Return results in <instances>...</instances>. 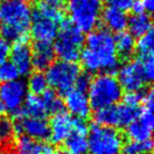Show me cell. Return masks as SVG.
Here are the masks:
<instances>
[{
  "instance_id": "60d3db41",
  "label": "cell",
  "mask_w": 154,
  "mask_h": 154,
  "mask_svg": "<svg viewBox=\"0 0 154 154\" xmlns=\"http://www.w3.org/2000/svg\"><path fill=\"white\" fill-rule=\"evenodd\" d=\"M22 1H25V2H27V1H32V0H22Z\"/></svg>"
},
{
  "instance_id": "83f0119b",
  "label": "cell",
  "mask_w": 154,
  "mask_h": 154,
  "mask_svg": "<svg viewBox=\"0 0 154 154\" xmlns=\"http://www.w3.org/2000/svg\"><path fill=\"white\" fill-rule=\"evenodd\" d=\"M154 143L151 140L145 142H133L130 140L124 146V154H147L153 151Z\"/></svg>"
},
{
  "instance_id": "8992f818",
  "label": "cell",
  "mask_w": 154,
  "mask_h": 154,
  "mask_svg": "<svg viewBox=\"0 0 154 154\" xmlns=\"http://www.w3.org/2000/svg\"><path fill=\"white\" fill-rule=\"evenodd\" d=\"M89 154H123L124 136L118 129L93 125L87 133Z\"/></svg>"
},
{
  "instance_id": "3957f363",
  "label": "cell",
  "mask_w": 154,
  "mask_h": 154,
  "mask_svg": "<svg viewBox=\"0 0 154 154\" xmlns=\"http://www.w3.org/2000/svg\"><path fill=\"white\" fill-rule=\"evenodd\" d=\"M86 48L90 49L101 60L103 72L114 75L120 68V62L116 56V40L111 32L106 29H93L85 39Z\"/></svg>"
},
{
  "instance_id": "277c9868",
  "label": "cell",
  "mask_w": 154,
  "mask_h": 154,
  "mask_svg": "<svg viewBox=\"0 0 154 154\" xmlns=\"http://www.w3.org/2000/svg\"><path fill=\"white\" fill-rule=\"evenodd\" d=\"M87 95L91 108L97 110L118 104L123 97V88L114 75L102 72L90 81Z\"/></svg>"
},
{
  "instance_id": "8d00e7d4",
  "label": "cell",
  "mask_w": 154,
  "mask_h": 154,
  "mask_svg": "<svg viewBox=\"0 0 154 154\" xmlns=\"http://www.w3.org/2000/svg\"><path fill=\"white\" fill-rule=\"evenodd\" d=\"M145 11L154 17V0H143Z\"/></svg>"
},
{
  "instance_id": "7402d4cb",
  "label": "cell",
  "mask_w": 154,
  "mask_h": 154,
  "mask_svg": "<svg viewBox=\"0 0 154 154\" xmlns=\"http://www.w3.org/2000/svg\"><path fill=\"white\" fill-rule=\"evenodd\" d=\"M151 16L142 13V14H133L130 18H128L127 27L130 34L135 38H140V36L147 32L153 26Z\"/></svg>"
},
{
  "instance_id": "30bf717a",
  "label": "cell",
  "mask_w": 154,
  "mask_h": 154,
  "mask_svg": "<svg viewBox=\"0 0 154 154\" xmlns=\"http://www.w3.org/2000/svg\"><path fill=\"white\" fill-rule=\"evenodd\" d=\"M27 86L23 80L4 82L0 85V107L1 110L18 116L27 94Z\"/></svg>"
},
{
  "instance_id": "4316f807",
  "label": "cell",
  "mask_w": 154,
  "mask_h": 154,
  "mask_svg": "<svg viewBox=\"0 0 154 154\" xmlns=\"http://www.w3.org/2000/svg\"><path fill=\"white\" fill-rule=\"evenodd\" d=\"M135 48L140 55L154 54V26L138 38L135 43Z\"/></svg>"
},
{
  "instance_id": "d590c367",
  "label": "cell",
  "mask_w": 154,
  "mask_h": 154,
  "mask_svg": "<svg viewBox=\"0 0 154 154\" xmlns=\"http://www.w3.org/2000/svg\"><path fill=\"white\" fill-rule=\"evenodd\" d=\"M132 11H133L134 14H142V13H144L145 8H144V4H143V1H140V0H134V3L133 5H132Z\"/></svg>"
},
{
  "instance_id": "ee69618b",
  "label": "cell",
  "mask_w": 154,
  "mask_h": 154,
  "mask_svg": "<svg viewBox=\"0 0 154 154\" xmlns=\"http://www.w3.org/2000/svg\"><path fill=\"white\" fill-rule=\"evenodd\" d=\"M106 1H108V0H106Z\"/></svg>"
},
{
  "instance_id": "5bb4252c",
  "label": "cell",
  "mask_w": 154,
  "mask_h": 154,
  "mask_svg": "<svg viewBox=\"0 0 154 154\" xmlns=\"http://www.w3.org/2000/svg\"><path fill=\"white\" fill-rule=\"evenodd\" d=\"M64 107L69 111L71 116L85 120L91 113V105L88 99L87 91L73 87L65 93Z\"/></svg>"
},
{
  "instance_id": "4dcf8cb0",
  "label": "cell",
  "mask_w": 154,
  "mask_h": 154,
  "mask_svg": "<svg viewBox=\"0 0 154 154\" xmlns=\"http://www.w3.org/2000/svg\"><path fill=\"white\" fill-rule=\"evenodd\" d=\"M124 103L132 107H138L144 102V94L142 91H128L124 95Z\"/></svg>"
},
{
  "instance_id": "836d02e7",
  "label": "cell",
  "mask_w": 154,
  "mask_h": 154,
  "mask_svg": "<svg viewBox=\"0 0 154 154\" xmlns=\"http://www.w3.org/2000/svg\"><path fill=\"white\" fill-rule=\"evenodd\" d=\"M144 102L147 106V110L154 113V84H152V86L144 95Z\"/></svg>"
},
{
  "instance_id": "8fae6325",
  "label": "cell",
  "mask_w": 154,
  "mask_h": 154,
  "mask_svg": "<svg viewBox=\"0 0 154 154\" xmlns=\"http://www.w3.org/2000/svg\"><path fill=\"white\" fill-rule=\"evenodd\" d=\"M154 133V113L149 110L140 112L136 119L126 127V135L133 142L151 140Z\"/></svg>"
},
{
  "instance_id": "9c48e42d",
  "label": "cell",
  "mask_w": 154,
  "mask_h": 154,
  "mask_svg": "<svg viewBox=\"0 0 154 154\" xmlns=\"http://www.w3.org/2000/svg\"><path fill=\"white\" fill-rule=\"evenodd\" d=\"M140 108L132 107L127 104H116L109 107L97 109L94 113V121L97 125L112 128L127 127L140 114Z\"/></svg>"
},
{
  "instance_id": "2e32d148",
  "label": "cell",
  "mask_w": 154,
  "mask_h": 154,
  "mask_svg": "<svg viewBox=\"0 0 154 154\" xmlns=\"http://www.w3.org/2000/svg\"><path fill=\"white\" fill-rule=\"evenodd\" d=\"M88 130L89 129L85 121L75 118L72 132L64 142L66 145V150L72 154H87Z\"/></svg>"
},
{
  "instance_id": "e575fe53",
  "label": "cell",
  "mask_w": 154,
  "mask_h": 154,
  "mask_svg": "<svg viewBox=\"0 0 154 154\" xmlns=\"http://www.w3.org/2000/svg\"><path fill=\"white\" fill-rule=\"evenodd\" d=\"M10 42L8 40H5L3 37H0V62L6 60L8 56L10 55Z\"/></svg>"
},
{
  "instance_id": "74e56055",
  "label": "cell",
  "mask_w": 154,
  "mask_h": 154,
  "mask_svg": "<svg viewBox=\"0 0 154 154\" xmlns=\"http://www.w3.org/2000/svg\"><path fill=\"white\" fill-rule=\"evenodd\" d=\"M41 2L57 8H62L63 4H64V0H42Z\"/></svg>"
},
{
  "instance_id": "7bdbcfd3",
  "label": "cell",
  "mask_w": 154,
  "mask_h": 154,
  "mask_svg": "<svg viewBox=\"0 0 154 154\" xmlns=\"http://www.w3.org/2000/svg\"><path fill=\"white\" fill-rule=\"evenodd\" d=\"M153 138H154V133H153ZM154 143V142H153Z\"/></svg>"
},
{
  "instance_id": "9a60e30c",
  "label": "cell",
  "mask_w": 154,
  "mask_h": 154,
  "mask_svg": "<svg viewBox=\"0 0 154 154\" xmlns=\"http://www.w3.org/2000/svg\"><path fill=\"white\" fill-rule=\"evenodd\" d=\"M75 119L63 110L54 114L49 125V138L54 144H62L71 134Z\"/></svg>"
},
{
  "instance_id": "b9f144b4",
  "label": "cell",
  "mask_w": 154,
  "mask_h": 154,
  "mask_svg": "<svg viewBox=\"0 0 154 154\" xmlns=\"http://www.w3.org/2000/svg\"><path fill=\"white\" fill-rule=\"evenodd\" d=\"M0 114H1V107H0Z\"/></svg>"
},
{
  "instance_id": "1f68e13d",
  "label": "cell",
  "mask_w": 154,
  "mask_h": 154,
  "mask_svg": "<svg viewBox=\"0 0 154 154\" xmlns=\"http://www.w3.org/2000/svg\"><path fill=\"white\" fill-rule=\"evenodd\" d=\"M107 2L109 3V6L116 8V10H120L125 13L132 8L134 0H108Z\"/></svg>"
},
{
  "instance_id": "d6a6232c",
  "label": "cell",
  "mask_w": 154,
  "mask_h": 154,
  "mask_svg": "<svg viewBox=\"0 0 154 154\" xmlns=\"http://www.w3.org/2000/svg\"><path fill=\"white\" fill-rule=\"evenodd\" d=\"M90 75H87V73H84V75H80L79 78H78L77 82H75V87L78 88V89H81L84 90V91H87L88 87H89V84H90Z\"/></svg>"
},
{
  "instance_id": "ffe728a7",
  "label": "cell",
  "mask_w": 154,
  "mask_h": 154,
  "mask_svg": "<svg viewBox=\"0 0 154 154\" xmlns=\"http://www.w3.org/2000/svg\"><path fill=\"white\" fill-rule=\"evenodd\" d=\"M101 17L106 29L111 32H121L127 27L128 17L120 10L108 6L102 11Z\"/></svg>"
},
{
  "instance_id": "ac0fdd59",
  "label": "cell",
  "mask_w": 154,
  "mask_h": 154,
  "mask_svg": "<svg viewBox=\"0 0 154 154\" xmlns=\"http://www.w3.org/2000/svg\"><path fill=\"white\" fill-rule=\"evenodd\" d=\"M14 154H55V149L48 143L21 135L14 145Z\"/></svg>"
},
{
  "instance_id": "d4e9b609",
  "label": "cell",
  "mask_w": 154,
  "mask_h": 154,
  "mask_svg": "<svg viewBox=\"0 0 154 154\" xmlns=\"http://www.w3.org/2000/svg\"><path fill=\"white\" fill-rule=\"evenodd\" d=\"M41 97L44 101L48 113L56 114L64 110V103L60 100V97H58L57 92L55 90L47 89L46 91H44L41 94Z\"/></svg>"
},
{
  "instance_id": "cb8c5ba5",
  "label": "cell",
  "mask_w": 154,
  "mask_h": 154,
  "mask_svg": "<svg viewBox=\"0 0 154 154\" xmlns=\"http://www.w3.org/2000/svg\"><path fill=\"white\" fill-rule=\"evenodd\" d=\"M27 89L32 94L41 95L44 91L48 89V82L45 77V75L41 71H37L29 75L27 81Z\"/></svg>"
},
{
  "instance_id": "7c38bea8",
  "label": "cell",
  "mask_w": 154,
  "mask_h": 154,
  "mask_svg": "<svg viewBox=\"0 0 154 154\" xmlns=\"http://www.w3.org/2000/svg\"><path fill=\"white\" fill-rule=\"evenodd\" d=\"M15 132L36 140H44L49 137V125L45 119L29 118L18 116L14 124Z\"/></svg>"
},
{
  "instance_id": "f1b7e54d",
  "label": "cell",
  "mask_w": 154,
  "mask_h": 154,
  "mask_svg": "<svg viewBox=\"0 0 154 154\" xmlns=\"http://www.w3.org/2000/svg\"><path fill=\"white\" fill-rule=\"evenodd\" d=\"M19 75L17 68L11 61L4 60L0 62V81L2 83L19 79Z\"/></svg>"
},
{
  "instance_id": "603a6c76",
  "label": "cell",
  "mask_w": 154,
  "mask_h": 154,
  "mask_svg": "<svg viewBox=\"0 0 154 154\" xmlns=\"http://www.w3.org/2000/svg\"><path fill=\"white\" fill-rule=\"evenodd\" d=\"M116 40V53L124 59H128L133 55L135 51V40L134 37L128 32H118L116 37H114Z\"/></svg>"
},
{
  "instance_id": "f546056e",
  "label": "cell",
  "mask_w": 154,
  "mask_h": 154,
  "mask_svg": "<svg viewBox=\"0 0 154 154\" xmlns=\"http://www.w3.org/2000/svg\"><path fill=\"white\" fill-rule=\"evenodd\" d=\"M15 134L14 124L8 119H0V144L6 145L13 140Z\"/></svg>"
},
{
  "instance_id": "44dd1931",
  "label": "cell",
  "mask_w": 154,
  "mask_h": 154,
  "mask_svg": "<svg viewBox=\"0 0 154 154\" xmlns=\"http://www.w3.org/2000/svg\"><path fill=\"white\" fill-rule=\"evenodd\" d=\"M47 114H48V111H47L46 106H45L44 101L42 100L41 95L31 94L26 97L18 116L45 119Z\"/></svg>"
},
{
  "instance_id": "7a4b0ae2",
  "label": "cell",
  "mask_w": 154,
  "mask_h": 154,
  "mask_svg": "<svg viewBox=\"0 0 154 154\" xmlns=\"http://www.w3.org/2000/svg\"><path fill=\"white\" fill-rule=\"evenodd\" d=\"M63 21L61 8L40 2L32 15L31 34L36 42L51 43L57 37Z\"/></svg>"
},
{
  "instance_id": "4fadbf2b",
  "label": "cell",
  "mask_w": 154,
  "mask_h": 154,
  "mask_svg": "<svg viewBox=\"0 0 154 154\" xmlns=\"http://www.w3.org/2000/svg\"><path fill=\"white\" fill-rule=\"evenodd\" d=\"M119 83L126 91H140L146 82L143 77L138 60L125 63L119 68Z\"/></svg>"
},
{
  "instance_id": "ba28073f",
  "label": "cell",
  "mask_w": 154,
  "mask_h": 154,
  "mask_svg": "<svg viewBox=\"0 0 154 154\" xmlns=\"http://www.w3.org/2000/svg\"><path fill=\"white\" fill-rule=\"evenodd\" d=\"M81 75L80 66L72 62L57 61L53 62L46 69L48 85L57 91L66 93L75 85L79 75Z\"/></svg>"
},
{
  "instance_id": "52a82bcc",
  "label": "cell",
  "mask_w": 154,
  "mask_h": 154,
  "mask_svg": "<svg viewBox=\"0 0 154 154\" xmlns=\"http://www.w3.org/2000/svg\"><path fill=\"white\" fill-rule=\"evenodd\" d=\"M103 4L101 0H69L67 3L70 22L82 32H91L99 24Z\"/></svg>"
},
{
  "instance_id": "f35d334b",
  "label": "cell",
  "mask_w": 154,
  "mask_h": 154,
  "mask_svg": "<svg viewBox=\"0 0 154 154\" xmlns=\"http://www.w3.org/2000/svg\"><path fill=\"white\" fill-rule=\"evenodd\" d=\"M55 154H72V153H70L67 150H59V151H57V152H55Z\"/></svg>"
},
{
  "instance_id": "484cf974",
  "label": "cell",
  "mask_w": 154,
  "mask_h": 154,
  "mask_svg": "<svg viewBox=\"0 0 154 154\" xmlns=\"http://www.w3.org/2000/svg\"><path fill=\"white\" fill-rule=\"evenodd\" d=\"M138 62L145 82L154 84V54L140 55Z\"/></svg>"
},
{
  "instance_id": "d6986e66",
  "label": "cell",
  "mask_w": 154,
  "mask_h": 154,
  "mask_svg": "<svg viewBox=\"0 0 154 154\" xmlns=\"http://www.w3.org/2000/svg\"><path fill=\"white\" fill-rule=\"evenodd\" d=\"M32 53V67L38 69V71L47 69V67L54 62L55 51L51 43L48 42H36Z\"/></svg>"
},
{
  "instance_id": "e0dca14e",
  "label": "cell",
  "mask_w": 154,
  "mask_h": 154,
  "mask_svg": "<svg viewBox=\"0 0 154 154\" xmlns=\"http://www.w3.org/2000/svg\"><path fill=\"white\" fill-rule=\"evenodd\" d=\"M11 62L15 65L20 75H27L31 73L32 67V48L27 41L17 42L10 51Z\"/></svg>"
},
{
  "instance_id": "6da1fadb",
  "label": "cell",
  "mask_w": 154,
  "mask_h": 154,
  "mask_svg": "<svg viewBox=\"0 0 154 154\" xmlns=\"http://www.w3.org/2000/svg\"><path fill=\"white\" fill-rule=\"evenodd\" d=\"M32 12L22 0L0 1V32L8 42L27 41Z\"/></svg>"
},
{
  "instance_id": "ab89813d",
  "label": "cell",
  "mask_w": 154,
  "mask_h": 154,
  "mask_svg": "<svg viewBox=\"0 0 154 154\" xmlns=\"http://www.w3.org/2000/svg\"><path fill=\"white\" fill-rule=\"evenodd\" d=\"M147 154H154V151H151V152H149V153H147Z\"/></svg>"
},
{
  "instance_id": "5b68a950",
  "label": "cell",
  "mask_w": 154,
  "mask_h": 154,
  "mask_svg": "<svg viewBox=\"0 0 154 154\" xmlns=\"http://www.w3.org/2000/svg\"><path fill=\"white\" fill-rule=\"evenodd\" d=\"M84 42V32L70 21L63 20L55 39V44L53 45L55 56L61 61L75 63L80 59Z\"/></svg>"
}]
</instances>
